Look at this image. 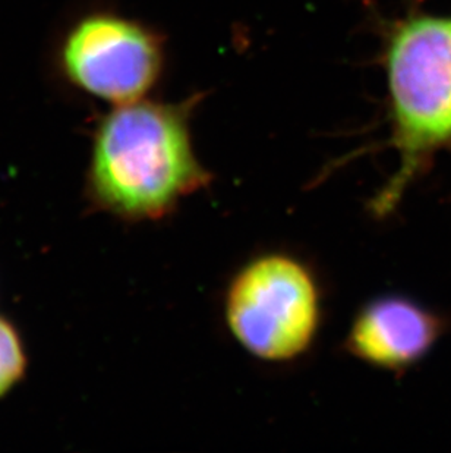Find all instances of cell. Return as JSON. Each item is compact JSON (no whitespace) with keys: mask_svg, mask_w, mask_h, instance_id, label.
Segmentation results:
<instances>
[{"mask_svg":"<svg viewBox=\"0 0 451 453\" xmlns=\"http://www.w3.org/2000/svg\"><path fill=\"white\" fill-rule=\"evenodd\" d=\"M27 355L15 326L0 316V398L8 395L26 374Z\"/></svg>","mask_w":451,"mask_h":453,"instance_id":"cell-6","label":"cell"},{"mask_svg":"<svg viewBox=\"0 0 451 453\" xmlns=\"http://www.w3.org/2000/svg\"><path fill=\"white\" fill-rule=\"evenodd\" d=\"M441 332V319L415 301L379 296L356 312L346 334L345 349L370 367L403 372L425 358Z\"/></svg>","mask_w":451,"mask_h":453,"instance_id":"cell-5","label":"cell"},{"mask_svg":"<svg viewBox=\"0 0 451 453\" xmlns=\"http://www.w3.org/2000/svg\"><path fill=\"white\" fill-rule=\"evenodd\" d=\"M60 59L73 86L119 106L142 100L156 86L164 51L158 35L138 22L97 13L69 31Z\"/></svg>","mask_w":451,"mask_h":453,"instance_id":"cell-4","label":"cell"},{"mask_svg":"<svg viewBox=\"0 0 451 453\" xmlns=\"http://www.w3.org/2000/svg\"><path fill=\"white\" fill-rule=\"evenodd\" d=\"M396 171L371 210L387 216L437 151L451 144V17L415 15L399 22L386 50Z\"/></svg>","mask_w":451,"mask_h":453,"instance_id":"cell-2","label":"cell"},{"mask_svg":"<svg viewBox=\"0 0 451 453\" xmlns=\"http://www.w3.org/2000/svg\"><path fill=\"white\" fill-rule=\"evenodd\" d=\"M230 336L264 363L285 364L311 349L323 319L317 276L298 257L264 252L232 276L223 300Z\"/></svg>","mask_w":451,"mask_h":453,"instance_id":"cell-3","label":"cell"},{"mask_svg":"<svg viewBox=\"0 0 451 453\" xmlns=\"http://www.w3.org/2000/svg\"><path fill=\"white\" fill-rule=\"evenodd\" d=\"M195 100H136L113 107L94 134L87 196L98 210L128 220L166 218L213 175L191 133Z\"/></svg>","mask_w":451,"mask_h":453,"instance_id":"cell-1","label":"cell"}]
</instances>
